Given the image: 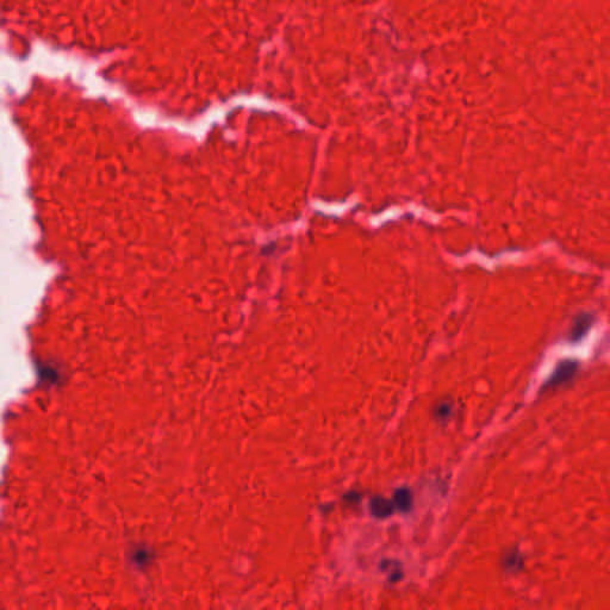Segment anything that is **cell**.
Returning <instances> with one entry per match:
<instances>
[{"label":"cell","mask_w":610,"mask_h":610,"mask_svg":"<svg viewBox=\"0 0 610 610\" xmlns=\"http://www.w3.org/2000/svg\"><path fill=\"white\" fill-rule=\"evenodd\" d=\"M576 371H577V364L574 361L563 362V364L558 366V368L554 371V373L549 377L547 383L545 384L544 390L545 391H548V390L555 389V387L561 386V385L568 383V381L572 380L574 374H576Z\"/></svg>","instance_id":"cell-1"},{"label":"cell","mask_w":610,"mask_h":610,"mask_svg":"<svg viewBox=\"0 0 610 610\" xmlns=\"http://www.w3.org/2000/svg\"><path fill=\"white\" fill-rule=\"evenodd\" d=\"M395 505L390 501L385 500L383 497L373 498L371 502V511L376 517H387L392 514Z\"/></svg>","instance_id":"cell-2"},{"label":"cell","mask_w":610,"mask_h":610,"mask_svg":"<svg viewBox=\"0 0 610 610\" xmlns=\"http://www.w3.org/2000/svg\"><path fill=\"white\" fill-rule=\"evenodd\" d=\"M447 410H449V406L444 405V404H441V406H440V408H439V410H438V414L440 415L441 417H442V416H444V414L447 413Z\"/></svg>","instance_id":"cell-4"},{"label":"cell","mask_w":610,"mask_h":610,"mask_svg":"<svg viewBox=\"0 0 610 610\" xmlns=\"http://www.w3.org/2000/svg\"><path fill=\"white\" fill-rule=\"evenodd\" d=\"M413 503V497L408 489H400L395 493V506H397L400 510L406 511L411 508Z\"/></svg>","instance_id":"cell-3"}]
</instances>
